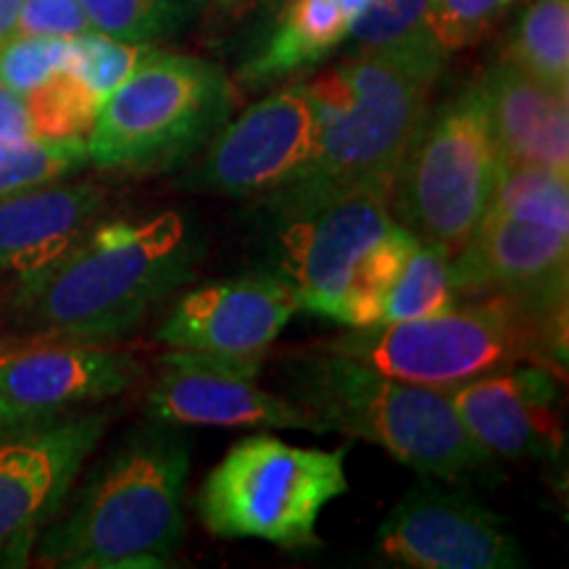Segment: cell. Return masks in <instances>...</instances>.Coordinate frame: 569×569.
I'll use <instances>...</instances> for the list:
<instances>
[{"mask_svg":"<svg viewBox=\"0 0 569 569\" xmlns=\"http://www.w3.org/2000/svg\"><path fill=\"white\" fill-rule=\"evenodd\" d=\"M153 51L148 42H124L90 30L69 40L67 69L106 101Z\"/></svg>","mask_w":569,"mask_h":569,"instance_id":"cell-28","label":"cell"},{"mask_svg":"<svg viewBox=\"0 0 569 569\" xmlns=\"http://www.w3.org/2000/svg\"><path fill=\"white\" fill-rule=\"evenodd\" d=\"M269 3H272V6H274V9H280V6L284 3V0H269Z\"/></svg>","mask_w":569,"mask_h":569,"instance_id":"cell-36","label":"cell"},{"mask_svg":"<svg viewBox=\"0 0 569 569\" xmlns=\"http://www.w3.org/2000/svg\"><path fill=\"white\" fill-rule=\"evenodd\" d=\"M322 124L325 106L309 82L277 90L219 127L184 188L234 198L272 193L311 161Z\"/></svg>","mask_w":569,"mask_h":569,"instance_id":"cell-9","label":"cell"},{"mask_svg":"<svg viewBox=\"0 0 569 569\" xmlns=\"http://www.w3.org/2000/svg\"><path fill=\"white\" fill-rule=\"evenodd\" d=\"M69 40L42 34H13L0 46V84L19 96L40 88L48 77L67 67Z\"/></svg>","mask_w":569,"mask_h":569,"instance_id":"cell-30","label":"cell"},{"mask_svg":"<svg viewBox=\"0 0 569 569\" xmlns=\"http://www.w3.org/2000/svg\"><path fill=\"white\" fill-rule=\"evenodd\" d=\"M480 84L501 163L569 174L567 90L540 82L507 56Z\"/></svg>","mask_w":569,"mask_h":569,"instance_id":"cell-18","label":"cell"},{"mask_svg":"<svg viewBox=\"0 0 569 569\" xmlns=\"http://www.w3.org/2000/svg\"><path fill=\"white\" fill-rule=\"evenodd\" d=\"M346 490V448L322 451L248 436L209 472L198 517L211 536L301 549L317 543L319 517Z\"/></svg>","mask_w":569,"mask_h":569,"instance_id":"cell-7","label":"cell"},{"mask_svg":"<svg viewBox=\"0 0 569 569\" xmlns=\"http://www.w3.org/2000/svg\"><path fill=\"white\" fill-rule=\"evenodd\" d=\"M140 375L130 353L84 340L0 356V425L67 415L122 396Z\"/></svg>","mask_w":569,"mask_h":569,"instance_id":"cell-15","label":"cell"},{"mask_svg":"<svg viewBox=\"0 0 569 569\" xmlns=\"http://www.w3.org/2000/svg\"><path fill=\"white\" fill-rule=\"evenodd\" d=\"M190 443L148 419L111 448L69 515L42 532L38 559L56 567H163L184 536Z\"/></svg>","mask_w":569,"mask_h":569,"instance_id":"cell-3","label":"cell"},{"mask_svg":"<svg viewBox=\"0 0 569 569\" xmlns=\"http://www.w3.org/2000/svg\"><path fill=\"white\" fill-rule=\"evenodd\" d=\"M32 132V119L24 96L0 84V138H27Z\"/></svg>","mask_w":569,"mask_h":569,"instance_id":"cell-33","label":"cell"},{"mask_svg":"<svg viewBox=\"0 0 569 569\" xmlns=\"http://www.w3.org/2000/svg\"><path fill=\"white\" fill-rule=\"evenodd\" d=\"M446 59L425 34L398 46L356 48L330 74L309 82L325 106V124L311 161L269 193L277 219L284 222L346 196L388 198L430 113V92Z\"/></svg>","mask_w":569,"mask_h":569,"instance_id":"cell-1","label":"cell"},{"mask_svg":"<svg viewBox=\"0 0 569 569\" xmlns=\"http://www.w3.org/2000/svg\"><path fill=\"white\" fill-rule=\"evenodd\" d=\"M386 196L359 193L284 219L277 234V272L296 290L301 309L338 322L356 261L388 227Z\"/></svg>","mask_w":569,"mask_h":569,"instance_id":"cell-13","label":"cell"},{"mask_svg":"<svg viewBox=\"0 0 569 569\" xmlns=\"http://www.w3.org/2000/svg\"><path fill=\"white\" fill-rule=\"evenodd\" d=\"M296 311L301 301L280 272H251L184 293L156 338L182 351L264 356Z\"/></svg>","mask_w":569,"mask_h":569,"instance_id":"cell-14","label":"cell"},{"mask_svg":"<svg viewBox=\"0 0 569 569\" xmlns=\"http://www.w3.org/2000/svg\"><path fill=\"white\" fill-rule=\"evenodd\" d=\"M217 11H224V13H234V11H243L246 6H251L253 0H209Z\"/></svg>","mask_w":569,"mask_h":569,"instance_id":"cell-35","label":"cell"},{"mask_svg":"<svg viewBox=\"0 0 569 569\" xmlns=\"http://www.w3.org/2000/svg\"><path fill=\"white\" fill-rule=\"evenodd\" d=\"M84 140L0 138V198L63 180L88 163Z\"/></svg>","mask_w":569,"mask_h":569,"instance_id":"cell-25","label":"cell"},{"mask_svg":"<svg viewBox=\"0 0 569 569\" xmlns=\"http://www.w3.org/2000/svg\"><path fill=\"white\" fill-rule=\"evenodd\" d=\"M32 132L51 140H84L96 122L101 98L67 67L24 96Z\"/></svg>","mask_w":569,"mask_h":569,"instance_id":"cell-27","label":"cell"},{"mask_svg":"<svg viewBox=\"0 0 569 569\" xmlns=\"http://www.w3.org/2000/svg\"><path fill=\"white\" fill-rule=\"evenodd\" d=\"M427 6L430 0H367V6L351 21L348 40L356 48L398 46L427 32Z\"/></svg>","mask_w":569,"mask_h":569,"instance_id":"cell-31","label":"cell"},{"mask_svg":"<svg viewBox=\"0 0 569 569\" xmlns=\"http://www.w3.org/2000/svg\"><path fill=\"white\" fill-rule=\"evenodd\" d=\"M230 111V82L198 56L153 51L98 109L84 146L111 172H163L206 148Z\"/></svg>","mask_w":569,"mask_h":569,"instance_id":"cell-6","label":"cell"},{"mask_svg":"<svg viewBox=\"0 0 569 569\" xmlns=\"http://www.w3.org/2000/svg\"><path fill=\"white\" fill-rule=\"evenodd\" d=\"M501 156L480 82L427 113L398 169L388 203L419 243L459 253L486 217Z\"/></svg>","mask_w":569,"mask_h":569,"instance_id":"cell-8","label":"cell"},{"mask_svg":"<svg viewBox=\"0 0 569 569\" xmlns=\"http://www.w3.org/2000/svg\"><path fill=\"white\" fill-rule=\"evenodd\" d=\"M106 209L96 182H48L0 198V272L27 277L61 259Z\"/></svg>","mask_w":569,"mask_h":569,"instance_id":"cell-19","label":"cell"},{"mask_svg":"<svg viewBox=\"0 0 569 569\" xmlns=\"http://www.w3.org/2000/svg\"><path fill=\"white\" fill-rule=\"evenodd\" d=\"M264 356H232L172 348L148 393V419L177 427L230 430H306L322 436V425L290 398L256 382Z\"/></svg>","mask_w":569,"mask_h":569,"instance_id":"cell-11","label":"cell"},{"mask_svg":"<svg viewBox=\"0 0 569 569\" xmlns=\"http://www.w3.org/2000/svg\"><path fill=\"white\" fill-rule=\"evenodd\" d=\"M467 432L493 459H557L565 446L559 380L543 365H517L451 390Z\"/></svg>","mask_w":569,"mask_h":569,"instance_id":"cell-17","label":"cell"},{"mask_svg":"<svg viewBox=\"0 0 569 569\" xmlns=\"http://www.w3.org/2000/svg\"><path fill=\"white\" fill-rule=\"evenodd\" d=\"M507 59L551 88H569V0H530Z\"/></svg>","mask_w":569,"mask_h":569,"instance_id":"cell-22","label":"cell"},{"mask_svg":"<svg viewBox=\"0 0 569 569\" xmlns=\"http://www.w3.org/2000/svg\"><path fill=\"white\" fill-rule=\"evenodd\" d=\"M284 398L322 425L380 446L422 478L493 480L496 461L467 432L443 390L411 386L332 351L282 361Z\"/></svg>","mask_w":569,"mask_h":569,"instance_id":"cell-4","label":"cell"},{"mask_svg":"<svg viewBox=\"0 0 569 569\" xmlns=\"http://www.w3.org/2000/svg\"><path fill=\"white\" fill-rule=\"evenodd\" d=\"M419 246V238L407 227L393 222L380 238L369 246V251L356 261L348 277L343 303H340L338 325L369 327L382 317V306L393 284L401 277L403 267Z\"/></svg>","mask_w":569,"mask_h":569,"instance_id":"cell-21","label":"cell"},{"mask_svg":"<svg viewBox=\"0 0 569 569\" xmlns=\"http://www.w3.org/2000/svg\"><path fill=\"white\" fill-rule=\"evenodd\" d=\"M461 298L509 296L532 303H567L569 232L486 211L451 256Z\"/></svg>","mask_w":569,"mask_h":569,"instance_id":"cell-16","label":"cell"},{"mask_svg":"<svg viewBox=\"0 0 569 569\" xmlns=\"http://www.w3.org/2000/svg\"><path fill=\"white\" fill-rule=\"evenodd\" d=\"M517 0H430L427 6V32L443 53L475 46L507 13Z\"/></svg>","mask_w":569,"mask_h":569,"instance_id":"cell-29","label":"cell"},{"mask_svg":"<svg viewBox=\"0 0 569 569\" xmlns=\"http://www.w3.org/2000/svg\"><path fill=\"white\" fill-rule=\"evenodd\" d=\"M567 303H532L488 296L443 315L393 325L348 327L325 351L375 372L451 393L517 365H559L565 356Z\"/></svg>","mask_w":569,"mask_h":569,"instance_id":"cell-5","label":"cell"},{"mask_svg":"<svg viewBox=\"0 0 569 569\" xmlns=\"http://www.w3.org/2000/svg\"><path fill=\"white\" fill-rule=\"evenodd\" d=\"M19 9H21V0H0V46L17 34Z\"/></svg>","mask_w":569,"mask_h":569,"instance_id":"cell-34","label":"cell"},{"mask_svg":"<svg viewBox=\"0 0 569 569\" xmlns=\"http://www.w3.org/2000/svg\"><path fill=\"white\" fill-rule=\"evenodd\" d=\"M377 551L409 569H517L525 551L503 519L459 490L422 478L388 511Z\"/></svg>","mask_w":569,"mask_h":569,"instance_id":"cell-12","label":"cell"},{"mask_svg":"<svg viewBox=\"0 0 569 569\" xmlns=\"http://www.w3.org/2000/svg\"><path fill=\"white\" fill-rule=\"evenodd\" d=\"M201 256V238L180 211L96 222L53 264L19 277L13 317L46 338H122L193 277Z\"/></svg>","mask_w":569,"mask_h":569,"instance_id":"cell-2","label":"cell"},{"mask_svg":"<svg viewBox=\"0 0 569 569\" xmlns=\"http://www.w3.org/2000/svg\"><path fill=\"white\" fill-rule=\"evenodd\" d=\"M80 6L92 32L153 46L188 24L196 0H80Z\"/></svg>","mask_w":569,"mask_h":569,"instance_id":"cell-26","label":"cell"},{"mask_svg":"<svg viewBox=\"0 0 569 569\" xmlns=\"http://www.w3.org/2000/svg\"><path fill=\"white\" fill-rule=\"evenodd\" d=\"M90 32L80 0H21L17 34L42 38H77Z\"/></svg>","mask_w":569,"mask_h":569,"instance_id":"cell-32","label":"cell"},{"mask_svg":"<svg viewBox=\"0 0 569 569\" xmlns=\"http://www.w3.org/2000/svg\"><path fill=\"white\" fill-rule=\"evenodd\" d=\"M106 427L92 407L0 425V551L24 549L61 509Z\"/></svg>","mask_w":569,"mask_h":569,"instance_id":"cell-10","label":"cell"},{"mask_svg":"<svg viewBox=\"0 0 569 569\" xmlns=\"http://www.w3.org/2000/svg\"><path fill=\"white\" fill-rule=\"evenodd\" d=\"M461 303V296L453 282L451 256L443 248L419 243L411 259L403 267L401 277L393 284L382 306V317L377 325L409 322L432 315H443Z\"/></svg>","mask_w":569,"mask_h":569,"instance_id":"cell-23","label":"cell"},{"mask_svg":"<svg viewBox=\"0 0 569 569\" xmlns=\"http://www.w3.org/2000/svg\"><path fill=\"white\" fill-rule=\"evenodd\" d=\"M351 21L338 0H284L264 48L240 69V82L261 88L317 67L348 40Z\"/></svg>","mask_w":569,"mask_h":569,"instance_id":"cell-20","label":"cell"},{"mask_svg":"<svg viewBox=\"0 0 569 569\" xmlns=\"http://www.w3.org/2000/svg\"><path fill=\"white\" fill-rule=\"evenodd\" d=\"M488 211L569 232V174L501 163Z\"/></svg>","mask_w":569,"mask_h":569,"instance_id":"cell-24","label":"cell"}]
</instances>
